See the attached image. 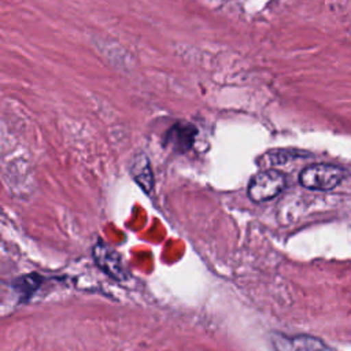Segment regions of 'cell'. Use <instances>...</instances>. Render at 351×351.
<instances>
[{"label": "cell", "instance_id": "6da1fadb", "mask_svg": "<svg viewBox=\"0 0 351 351\" xmlns=\"http://www.w3.org/2000/svg\"><path fill=\"white\" fill-rule=\"evenodd\" d=\"M344 176V170L339 166L329 163H314L300 171L299 182L307 189L330 191L343 181Z\"/></svg>", "mask_w": 351, "mask_h": 351}, {"label": "cell", "instance_id": "7a4b0ae2", "mask_svg": "<svg viewBox=\"0 0 351 351\" xmlns=\"http://www.w3.org/2000/svg\"><path fill=\"white\" fill-rule=\"evenodd\" d=\"M287 180L284 173L274 169H267L256 173L248 184V196L255 203L270 200L280 195L285 188Z\"/></svg>", "mask_w": 351, "mask_h": 351}, {"label": "cell", "instance_id": "3957f363", "mask_svg": "<svg viewBox=\"0 0 351 351\" xmlns=\"http://www.w3.org/2000/svg\"><path fill=\"white\" fill-rule=\"evenodd\" d=\"M271 346L274 351H333L325 341L310 335L273 333Z\"/></svg>", "mask_w": 351, "mask_h": 351}, {"label": "cell", "instance_id": "277c9868", "mask_svg": "<svg viewBox=\"0 0 351 351\" xmlns=\"http://www.w3.org/2000/svg\"><path fill=\"white\" fill-rule=\"evenodd\" d=\"M130 174L133 176L134 181L147 192L149 193L154 188V174L151 170V165L148 158L144 154H140L133 158L130 166Z\"/></svg>", "mask_w": 351, "mask_h": 351}, {"label": "cell", "instance_id": "5b68a950", "mask_svg": "<svg viewBox=\"0 0 351 351\" xmlns=\"http://www.w3.org/2000/svg\"><path fill=\"white\" fill-rule=\"evenodd\" d=\"M193 134L195 129L191 128V125H184V126H174L169 134L167 140L177 148V149H188V147L193 141Z\"/></svg>", "mask_w": 351, "mask_h": 351}, {"label": "cell", "instance_id": "8992f818", "mask_svg": "<svg viewBox=\"0 0 351 351\" xmlns=\"http://www.w3.org/2000/svg\"><path fill=\"white\" fill-rule=\"evenodd\" d=\"M300 155H306L304 152L295 151V149H278V151H271L265 156V162L270 165H281L288 160H292Z\"/></svg>", "mask_w": 351, "mask_h": 351}]
</instances>
